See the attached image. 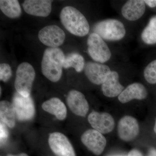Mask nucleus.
Wrapping results in <instances>:
<instances>
[{
    "instance_id": "obj_21",
    "label": "nucleus",
    "mask_w": 156,
    "mask_h": 156,
    "mask_svg": "<svg viewBox=\"0 0 156 156\" xmlns=\"http://www.w3.org/2000/svg\"><path fill=\"white\" fill-rule=\"evenodd\" d=\"M141 38L146 44H156V15L151 17L147 25L142 31Z\"/></svg>"
},
{
    "instance_id": "obj_5",
    "label": "nucleus",
    "mask_w": 156,
    "mask_h": 156,
    "mask_svg": "<svg viewBox=\"0 0 156 156\" xmlns=\"http://www.w3.org/2000/svg\"><path fill=\"white\" fill-rule=\"evenodd\" d=\"M87 50L89 56L94 61L103 63L111 58L112 53L108 46L98 34H90L87 39Z\"/></svg>"
},
{
    "instance_id": "obj_25",
    "label": "nucleus",
    "mask_w": 156,
    "mask_h": 156,
    "mask_svg": "<svg viewBox=\"0 0 156 156\" xmlns=\"http://www.w3.org/2000/svg\"><path fill=\"white\" fill-rule=\"evenodd\" d=\"M8 131L6 128L5 126L3 123H1V143H3L5 141L6 138H8Z\"/></svg>"
},
{
    "instance_id": "obj_8",
    "label": "nucleus",
    "mask_w": 156,
    "mask_h": 156,
    "mask_svg": "<svg viewBox=\"0 0 156 156\" xmlns=\"http://www.w3.org/2000/svg\"><path fill=\"white\" fill-rule=\"evenodd\" d=\"M48 142L51 150L57 156H76L72 145L67 137L62 133H51Z\"/></svg>"
},
{
    "instance_id": "obj_27",
    "label": "nucleus",
    "mask_w": 156,
    "mask_h": 156,
    "mask_svg": "<svg viewBox=\"0 0 156 156\" xmlns=\"http://www.w3.org/2000/svg\"><path fill=\"white\" fill-rule=\"evenodd\" d=\"M128 156H143L139 151L136 149L132 150L128 153Z\"/></svg>"
},
{
    "instance_id": "obj_11",
    "label": "nucleus",
    "mask_w": 156,
    "mask_h": 156,
    "mask_svg": "<svg viewBox=\"0 0 156 156\" xmlns=\"http://www.w3.org/2000/svg\"><path fill=\"white\" fill-rule=\"evenodd\" d=\"M139 131V124L137 120L133 117L125 116L118 123V135L124 141L133 140L138 136Z\"/></svg>"
},
{
    "instance_id": "obj_26",
    "label": "nucleus",
    "mask_w": 156,
    "mask_h": 156,
    "mask_svg": "<svg viewBox=\"0 0 156 156\" xmlns=\"http://www.w3.org/2000/svg\"><path fill=\"white\" fill-rule=\"evenodd\" d=\"M144 2L146 5L149 8L152 9L156 8V0H144Z\"/></svg>"
},
{
    "instance_id": "obj_29",
    "label": "nucleus",
    "mask_w": 156,
    "mask_h": 156,
    "mask_svg": "<svg viewBox=\"0 0 156 156\" xmlns=\"http://www.w3.org/2000/svg\"><path fill=\"white\" fill-rule=\"evenodd\" d=\"M154 131L156 134V119L155 121V123L154 127Z\"/></svg>"
},
{
    "instance_id": "obj_2",
    "label": "nucleus",
    "mask_w": 156,
    "mask_h": 156,
    "mask_svg": "<svg viewBox=\"0 0 156 156\" xmlns=\"http://www.w3.org/2000/svg\"><path fill=\"white\" fill-rule=\"evenodd\" d=\"M60 19L62 24L66 30L76 36L87 35L90 26L85 16L76 8L66 6L61 10Z\"/></svg>"
},
{
    "instance_id": "obj_15",
    "label": "nucleus",
    "mask_w": 156,
    "mask_h": 156,
    "mask_svg": "<svg viewBox=\"0 0 156 156\" xmlns=\"http://www.w3.org/2000/svg\"><path fill=\"white\" fill-rule=\"evenodd\" d=\"M146 11V5L143 0H130L122 8V14L129 21L138 20L143 16Z\"/></svg>"
},
{
    "instance_id": "obj_7",
    "label": "nucleus",
    "mask_w": 156,
    "mask_h": 156,
    "mask_svg": "<svg viewBox=\"0 0 156 156\" xmlns=\"http://www.w3.org/2000/svg\"><path fill=\"white\" fill-rule=\"evenodd\" d=\"M40 41L49 48H57L64 43L66 34L64 31L58 26H47L41 29L38 33Z\"/></svg>"
},
{
    "instance_id": "obj_17",
    "label": "nucleus",
    "mask_w": 156,
    "mask_h": 156,
    "mask_svg": "<svg viewBox=\"0 0 156 156\" xmlns=\"http://www.w3.org/2000/svg\"><path fill=\"white\" fill-rule=\"evenodd\" d=\"M101 88L104 95L109 98L119 96L124 89V87L120 83L119 73L115 71H112L101 85Z\"/></svg>"
},
{
    "instance_id": "obj_19",
    "label": "nucleus",
    "mask_w": 156,
    "mask_h": 156,
    "mask_svg": "<svg viewBox=\"0 0 156 156\" xmlns=\"http://www.w3.org/2000/svg\"><path fill=\"white\" fill-rule=\"evenodd\" d=\"M16 114L12 104L7 101H2L0 103V118L3 123L10 128L15 125Z\"/></svg>"
},
{
    "instance_id": "obj_9",
    "label": "nucleus",
    "mask_w": 156,
    "mask_h": 156,
    "mask_svg": "<svg viewBox=\"0 0 156 156\" xmlns=\"http://www.w3.org/2000/svg\"><path fill=\"white\" fill-rule=\"evenodd\" d=\"M81 141L89 151L97 156L103 152L107 143L103 134L95 129L85 131L81 136Z\"/></svg>"
},
{
    "instance_id": "obj_22",
    "label": "nucleus",
    "mask_w": 156,
    "mask_h": 156,
    "mask_svg": "<svg viewBox=\"0 0 156 156\" xmlns=\"http://www.w3.org/2000/svg\"><path fill=\"white\" fill-rule=\"evenodd\" d=\"M85 61L84 57L79 53H73L69 54L65 58L63 68H73L78 73H80L84 69Z\"/></svg>"
},
{
    "instance_id": "obj_18",
    "label": "nucleus",
    "mask_w": 156,
    "mask_h": 156,
    "mask_svg": "<svg viewBox=\"0 0 156 156\" xmlns=\"http://www.w3.org/2000/svg\"><path fill=\"white\" fill-rule=\"evenodd\" d=\"M42 107L44 111L54 115L58 120H64L67 116L65 105L57 98H52L46 101L42 104Z\"/></svg>"
},
{
    "instance_id": "obj_16",
    "label": "nucleus",
    "mask_w": 156,
    "mask_h": 156,
    "mask_svg": "<svg viewBox=\"0 0 156 156\" xmlns=\"http://www.w3.org/2000/svg\"><path fill=\"white\" fill-rule=\"evenodd\" d=\"M148 92L144 85L139 83L130 84L118 96L122 103H126L133 99L143 100L147 96Z\"/></svg>"
},
{
    "instance_id": "obj_28",
    "label": "nucleus",
    "mask_w": 156,
    "mask_h": 156,
    "mask_svg": "<svg viewBox=\"0 0 156 156\" xmlns=\"http://www.w3.org/2000/svg\"><path fill=\"white\" fill-rule=\"evenodd\" d=\"M7 156H28V155L27 154L25 153H21L17 155H14L9 154Z\"/></svg>"
},
{
    "instance_id": "obj_12",
    "label": "nucleus",
    "mask_w": 156,
    "mask_h": 156,
    "mask_svg": "<svg viewBox=\"0 0 156 156\" xmlns=\"http://www.w3.org/2000/svg\"><path fill=\"white\" fill-rule=\"evenodd\" d=\"M88 121L94 129L101 134H108L114 128V119L107 112H93L88 116Z\"/></svg>"
},
{
    "instance_id": "obj_24",
    "label": "nucleus",
    "mask_w": 156,
    "mask_h": 156,
    "mask_svg": "<svg viewBox=\"0 0 156 156\" xmlns=\"http://www.w3.org/2000/svg\"><path fill=\"white\" fill-rule=\"evenodd\" d=\"M12 71L11 66L7 63L0 65V80L4 82H7L11 79Z\"/></svg>"
},
{
    "instance_id": "obj_3",
    "label": "nucleus",
    "mask_w": 156,
    "mask_h": 156,
    "mask_svg": "<svg viewBox=\"0 0 156 156\" xmlns=\"http://www.w3.org/2000/svg\"><path fill=\"white\" fill-rule=\"evenodd\" d=\"M93 30L103 40L112 41L122 40L126 36V33L122 23L114 19L99 21L94 26Z\"/></svg>"
},
{
    "instance_id": "obj_20",
    "label": "nucleus",
    "mask_w": 156,
    "mask_h": 156,
    "mask_svg": "<svg viewBox=\"0 0 156 156\" xmlns=\"http://www.w3.org/2000/svg\"><path fill=\"white\" fill-rule=\"evenodd\" d=\"M0 9L7 17L15 19L20 17L22 10L17 0H1Z\"/></svg>"
},
{
    "instance_id": "obj_13",
    "label": "nucleus",
    "mask_w": 156,
    "mask_h": 156,
    "mask_svg": "<svg viewBox=\"0 0 156 156\" xmlns=\"http://www.w3.org/2000/svg\"><path fill=\"white\" fill-rule=\"evenodd\" d=\"M68 105L75 114L85 117L89 110V105L82 92L73 90L69 92L66 98Z\"/></svg>"
},
{
    "instance_id": "obj_6",
    "label": "nucleus",
    "mask_w": 156,
    "mask_h": 156,
    "mask_svg": "<svg viewBox=\"0 0 156 156\" xmlns=\"http://www.w3.org/2000/svg\"><path fill=\"white\" fill-rule=\"evenodd\" d=\"M12 104L16 116L19 121H28L31 119L34 116V104L30 96L25 97L16 92L13 96Z\"/></svg>"
},
{
    "instance_id": "obj_10",
    "label": "nucleus",
    "mask_w": 156,
    "mask_h": 156,
    "mask_svg": "<svg viewBox=\"0 0 156 156\" xmlns=\"http://www.w3.org/2000/svg\"><path fill=\"white\" fill-rule=\"evenodd\" d=\"M84 69L88 80L98 85H102L112 71L106 65L94 62H87Z\"/></svg>"
},
{
    "instance_id": "obj_4",
    "label": "nucleus",
    "mask_w": 156,
    "mask_h": 156,
    "mask_svg": "<svg viewBox=\"0 0 156 156\" xmlns=\"http://www.w3.org/2000/svg\"><path fill=\"white\" fill-rule=\"evenodd\" d=\"M36 73L33 66L27 62L20 63L16 71L14 87L20 95L30 96Z\"/></svg>"
},
{
    "instance_id": "obj_1",
    "label": "nucleus",
    "mask_w": 156,
    "mask_h": 156,
    "mask_svg": "<svg viewBox=\"0 0 156 156\" xmlns=\"http://www.w3.org/2000/svg\"><path fill=\"white\" fill-rule=\"evenodd\" d=\"M65 57L59 48H47L43 54L41 65L44 76L51 82L59 81L62 75Z\"/></svg>"
},
{
    "instance_id": "obj_14",
    "label": "nucleus",
    "mask_w": 156,
    "mask_h": 156,
    "mask_svg": "<svg viewBox=\"0 0 156 156\" xmlns=\"http://www.w3.org/2000/svg\"><path fill=\"white\" fill-rule=\"evenodd\" d=\"M52 1L26 0L23 3V10L27 14L40 17H47L52 10Z\"/></svg>"
},
{
    "instance_id": "obj_23",
    "label": "nucleus",
    "mask_w": 156,
    "mask_h": 156,
    "mask_svg": "<svg viewBox=\"0 0 156 156\" xmlns=\"http://www.w3.org/2000/svg\"><path fill=\"white\" fill-rule=\"evenodd\" d=\"M146 80L151 84H156V59L151 61L144 71Z\"/></svg>"
}]
</instances>
